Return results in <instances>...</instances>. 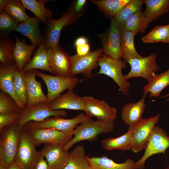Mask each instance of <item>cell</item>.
<instances>
[{"instance_id": "15", "label": "cell", "mask_w": 169, "mask_h": 169, "mask_svg": "<svg viewBox=\"0 0 169 169\" xmlns=\"http://www.w3.org/2000/svg\"><path fill=\"white\" fill-rule=\"evenodd\" d=\"M26 129L36 146L43 144L64 146L71 139L64 133L54 129L26 128Z\"/></svg>"}, {"instance_id": "23", "label": "cell", "mask_w": 169, "mask_h": 169, "mask_svg": "<svg viewBox=\"0 0 169 169\" xmlns=\"http://www.w3.org/2000/svg\"><path fill=\"white\" fill-rule=\"evenodd\" d=\"M49 49L44 43L38 46L32 58L24 67L23 72L38 69L53 74L49 64Z\"/></svg>"}, {"instance_id": "14", "label": "cell", "mask_w": 169, "mask_h": 169, "mask_svg": "<svg viewBox=\"0 0 169 169\" xmlns=\"http://www.w3.org/2000/svg\"><path fill=\"white\" fill-rule=\"evenodd\" d=\"M120 40L119 24L114 18H111L109 29L103 36L102 40L105 54L115 59H121Z\"/></svg>"}, {"instance_id": "12", "label": "cell", "mask_w": 169, "mask_h": 169, "mask_svg": "<svg viewBox=\"0 0 169 169\" xmlns=\"http://www.w3.org/2000/svg\"><path fill=\"white\" fill-rule=\"evenodd\" d=\"M157 55L152 53L148 56L139 59H130L127 62L131 67L129 72L124 75L127 80L130 79L141 77L147 81L152 74L159 70L156 61Z\"/></svg>"}, {"instance_id": "4", "label": "cell", "mask_w": 169, "mask_h": 169, "mask_svg": "<svg viewBox=\"0 0 169 169\" xmlns=\"http://www.w3.org/2000/svg\"><path fill=\"white\" fill-rule=\"evenodd\" d=\"M86 117L82 112L70 119H65L59 116L50 117L42 121L29 122L24 126L30 128L54 129L64 133L71 139L76 127L83 122Z\"/></svg>"}, {"instance_id": "2", "label": "cell", "mask_w": 169, "mask_h": 169, "mask_svg": "<svg viewBox=\"0 0 169 169\" xmlns=\"http://www.w3.org/2000/svg\"><path fill=\"white\" fill-rule=\"evenodd\" d=\"M23 128L15 123L0 131V162L7 166L14 161Z\"/></svg>"}, {"instance_id": "48", "label": "cell", "mask_w": 169, "mask_h": 169, "mask_svg": "<svg viewBox=\"0 0 169 169\" xmlns=\"http://www.w3.org/2000/svg\"><path fill=\"white\" fill-rule=\"evenodd\" d=\"M7 167L3 163L0 162V169H7Z\"/></svg>"}, {"instance_id": "13", "label": "cell", "mask_w": 169, "mask_h": 169, "mask_svg": "<svg viewBox=\"0 0 169 169\" xmlns=\"http://www.w3.org/2000/svg\"><path fill=\"white\" fill-rule=\"evenodd\" d=\"M83 97L85 102L84 111L86 117L90 118L94 117L98 120L110 122H113L116 119L117 110L110 106L105 101L92 96Z\"/></svg>"}, {"instance_id": "16", "label": "cell", "mask_w": 169, "mask_h": 169, "mask_svg": "<svg viewBox=\"0 0 169 169\" xmlns=\"http://www.w3.org/2000/svg\"><path fill=\"white\" fill-rule=\"evenodd\" d=\"M49 57L53 74L64 76L71 75V56L59 45L49 49Z\"/></svg>"}, {"instance_id": "27", "label": "cell", "mask_w": 169, "mask_h": 169, "mask_svg": "<svg viewBox=\"0 0 169 169\" xmlns=\"http://www.w3.org/2000/svg\"><path fill=\"white\" fill-rule=\"evenodd\" d=\"M150 22L143 12L140 10L119 24L120 30L129 31L136 34L139 32L144 33Z\"/></svg>"}, {"instance_id": "24", "label": "cell", "mask_w": 169, "mask_h": 169, "mask_svg": "<svg viewBox=\"0 0 169 169\" xmlns=\"http://www.w3.org/2000/svg\"><path fill=\"white\" fill-rule=\"evenodd\" d=\"M143 88L144 94L149 93L150 98L159 97L162 91L169 85V69L159 74L153 73Z\"/></svg>"}, {"instance_id": "30", "label": "cell", "mask_w": 169, "mask_h": 169, "mask_svg": "<svg viewBox=\"0 0 169 169\" xmlns=\"http://www.w3.org/2000/svg\"><path fill=\"white\" fill-rule=\"evenodd\" d=\"M84 146L79 145L69 153L68 161L63 169H91Z\"/></svg>"}, {"instance_id": "47", "label": "cell", "mask_w": 169, "mask_h": 169, "mask_svg": "<svg viewBox=\"0 0 169 169\" xmlns=\"http://www.w3.org/2000/svg\"><path fill=\"white\" fill-rule=\"evenodd\" d=\"M7 169H22L14 161L7 167Z\"/></svg>"}, {"instance_id": "35", "label": "cell", "mask_w": 169, "mask_h": 169, "mask_svg": "<svg viewBox=\"0 0 169 169\" xmlns=\"http://www.w3.org/2000/svg\"><path fill=\"white\" fill-rule=\"evenodd\" d=\"M15 90L20 102L25 107L28 103L27 85L24 73L16 68L14 76Z\"/></svg>"}, {"instance_id": "41", "label": "cell", "mask_w": 169, "mask_h": 169, "mask_svg": "<svg viewBox=\"0 0 169 169\" xmlns=\"http://www.w3.org/2000/svg\"><path fill=\"white\" fill-rule=\"evenodd\" d=\"M86 0H77L73 1L67 10L71 13L76 18L81 16L87 7Z\"/></svg>"}, {"instance_id": "19", "label": "cell", "mask_w": 169, "mask_h": 169, "mask_svg": "<svg viewBox=\"0 0 169 169\" xmlns=\"http://www.w3.org/2000/svg\"><path fill=\"white\" fill-rule=\"evenodd\" d=\"M23 73L25 75L28 91V103L26 106L42 103L47 104L48 98L43 93L41 84L36 79L35 70H30Z\"/></svg>"}, {"instance_id": "7", "label": "cell", "mask_w": 169, "mask_h": 169, "mask_svg": "<svg viewBox=\"0 0 169 169\" xmlns=\"http://www.w3.org/2000/svg\"><path fill=\"white\" fill-rule=\"evenodd\" d=\"M160 114L142 119L135 125L129 126L128 131L131 134L133 143L131 150L135 153L145 149L152 131L158 123Z\"/></svg>"}, {"instance_id": "44", "label": "cell", "mask_w": 169, "mask_h": 169, "mask_svg": "<svg viewBox=\"0 0 169 169\" xmlns=\"http://www.w3.org/2000/svg\"><path fill=\"white\" fill-rule=\"evenodd\" d=\"M75 48L77 54L80 56L85 55L90 52V46L88 43Z\"/></svg>"}, {"instance_id": "25", "label": "cell", "mask_w": 169, "mask_h": 169, "mask_svg": "<svg viewBox=\"0 0 169 169\" xmlns=\"http://www.w3.org/2000/svg\"><path fill=\"white\" fill-rule=\"evenodd\" d=\"M15 44L13 51L17 67L22 70L26 64L31 59V57L37 46L31 44H27L24 40H20L15 36Z\"/></svg>"}, {"instance_id": "38", "label": "cell", "mask_w": 169, "mask_h": 169, "mask_svg": "<svg viewBox=\"0 0 169 169\" xmlns=\"http://www.w3.org/2000/svg\"><path fill=\"white\" fill-rule=\"evenodd\" d=\"M144 3L142 0H130L118 12L114 18L118 23L126 20L136 12L141 10Z\"/></svg>"}, {"instance_id": "50", "label": "cell", "mask_w": 169, "mask_h": 169, "mask_svg": "<svg viewBox=\"0 0 169 169\" xmlns=\"http://www.w3.org/2000/svg\"><path fill=\"white\" fill-rule=\"evenodd\" d=\"M168 26L169 29V24H168ZM167 43L169 44V34L168 38V39Z\"/></svg>"}, {"instance_id": "10", "label": "cell", "mask_w": 169, "mask_h": 169, "mask_svg": "<svg viewBox=\"0 0 169 169\" xmlns=\"http://www.w3.org/2000/svg\"><path fill=\"white\" fill-rule=\"evenodd\" d=\"M67 115L65 110H52L49 108L47 103H42L25 107L19 113L16 123L23 128L30 121L40 122L50 117Z\"/></svg>"}, {"instance_id": "17", "label": "cell", "mask_w": 169, "mask_h": 169, "mask_svg": "<svg viewBox=\"0 0 169 169\" xmlns=\"http://www.w3.org/2000/svg\"><path fill=\"white\" fill-rule=\"evenodd\" d=\"M50 109L52 110L65 109L84 111L85 102L83 97L76 94L73 89L68 90L52 102L47 104Z\"/></svg>"}, {"instance_id": "11", "label": "cell", "mask_w": 169, "mask_h": 169, "mask_svg": "<svg viewBox=\"0 0 169 169\" xmlns=\"http://www.w3.org/2000/svg\"><path fill=\"white\" fill-rule=\"evenodd\" d=\"M103 52V49H100L84 55L76 54L71 56V75L81 74L88 78L91 77L92 70L99 66V61Z\"/></svg>"}, {"instance_id": "33", "label": "cell", "mask_w": 169, "mask_h": 169, "mask_svg": "<svg viewBox=\"0 0 169 169\" xmlns=\"http://www.w3.org/2000/svg\"><path fill=\"white\" fill-rule=\"evenodd\" d=\"M15 44L8 35L0 36V61L1 65L7 66L16 64L13 51Z\"/></svg>"}, {"instance_id": "8", "label": "cell", "mask_w": 169, "mask_h": 169, "mask_svg": "<svg viewBox=\"0 0 169 169\" xmlns=\"http://www.w3.org/2000/svg\"><path fill=\"white\" fill-rule=\"evenodd\" d=\"M169 147V136L162 128L155 126L151 134L143 156L135 163V169H143L145 162L150 157L155 154H165Z\"/></svg>"}, {"instance_id": "36", "label": "cell", "mask_w": 169, "mask_h": 169, "mask_svg": "<svg viewBox=\"0 0 169 169\" xmlns=\"http://www.w3.org/2000/svg\"><path fill=\"white\" fill-rule=\"evenodd\" d=\"M26 9L21 0H9L4 11L20 23L30 18L26 12Z\"/></svg>"}, {"instance_id": "45", "label": "cell", "mask_w": 169, "mask_h": 169, "mask_svg": "<svg viewBox=\"0 0 169 169\" xmlns=\"http://www.w3.org/2000/svg\"><path fill=\"white\" fill-rule=\"evenodd\" d=\"M88 44V39L84 37H80L77 38L74 42L75 47Z\"/></svg>"}, {"instance_id": "39", "label": "cell", "mask_w": 169, "mask_h": 169, "mask_svg": "<svg viewBox=\"0 0 169 169\" xmlns=\"http://www.w3.org/2000/svg\"><path fill=\"white\" fill-rule=\"evenodd\" d=\"M21 111L14 100L8 94L0 92V114L19 113Z\"/></svg>"}, {"instance_id": "34", "label": "cell", "mask_w": 169, "mask_h": 169, "mask_svg": "<svg viewBox=\"0 0 169 169\" xmlns=\"http://www.w3.org/2000/svg\"><path fill=\"white\" fill-rule=\"evenodd\" d=\"M130 0H91L107 16L114 18L118 12Z\"/></svg>"}, {"instance_id": "51", "label": "cell", "mask_w": 169, "mask_h": 169, "mask_svg": "<svg viewBox=\"0 0 169 169\" xmlns=\"http://www.w3.org/2000/svg\"><path fill=\"white\" fill-rule=\"evenodd\" d=\"M168 169L167 168V169Z\"/></svg>"}, {"instance_id": "37", "label": "cell", "mask_w": 169, "mask_h": 169, "mask_svg": "<svg viewBox=\"0 0 169 169\" xmlns=\"http://www.w3.org/2000/svg\"><path fill=\"white\" fill-rule=\"evenodd\" d=\"M169 34L168 25L156 26L141 40L144 43L162 42L167 43Z\"/></svg>"}, {"instance_id": "9", "label": "cell", "mask_w": 169, "mask_h": 169, "mask_svg": "<svg viewBox=\"0 0 169 169\" xmlns=\"http://www.w3.org/2000/svg\"><path fill=\"white\" fill-rule=\"evenodd\" d=\"M76 18L67 10L58 19H49L43 34V43L46 47L51 48L59 44L60 34L63 28L75 23Z\"/></svg>"}, {"instance_id": "31", "label": "cell", "mask_w": 169, "mask_h": 169, "mask_svg": "<svg viewBox=\"0 0 169 169\" xmlns=\"http://www.w3.org/2000/svg\"><path fill=\"white\" fill-rule=\"evenodd\" d=\"M146 8L143 12L150 22L157 19L169 10V0H144Z\"/></svg>"}, {"instance_id": "21", "label": "cell", "mask_w": 169, "mask_h": 169, "mask_svg": "<svg viewBox=\"0 0 169 169\" xmlns=\"http://www.w3.org/2000/svg\"><path fill=\"white\" fill-rule=\"evenodd\" d=\"M146 95L144 94L138 101L134 103H126L122 107L121 118L129 126L136 125L143 119L142 116L146 106L145 102Z\"/></svg>"}, {"instance_id": "18", "label": "cell", "mask_w": 169, "mask_h": 169, "mask_svg": "<svg viewBox=\"0 0 169 169\" xmlns=\"http://www.w3.org/2000/svg\"><path fill=\"white\" fill-rule=\"evenodd\" d=\"M62 145H45L40 153L46 159L52 169H63L67 163L69 153L64 149Z\"/></svg>"}, {"instance_id": "29", "label": "cell", "mask_w": 169, "mask_h": 169, "mask_svg": "<svg viewBox=\"0 0 169 169\" xmlns=\"http://www.w3.org/2000/svg\"><path fill=\"white\" fill-rule=\"evenodd\" d=\"M120 45L122 58L127 62L130 59H139L143 57L136 51L134 43L136 33L120 30Z\"/></svg>"}, {"instance_id": "5", "label": "cell", "mask_w": 169, "mask_h": 169, "mask_svg": "<svg viewBox=\"0 0 169 169\" xmlns=\"http://www.w3.org/2000/svg\"><path fill=\"white\" fill-rule=\"evenodd\" d=\"M36 75L41 78L46 86L47 104L52 102L65 90L73 89L80 82L75 76H64L48 74L35 70Z\"/></svg>"}, {"instance_id": "42", "label": "cell", "mask_w": 169, "mask_h": 169, "mask_svg": "<svg viewBox=\"0 0 169 169\" xmlns=\"http://www.w3.org/2000/svg\"><path fill=\"white\" fill-rule=\"evenodd\" d=\"M19 113L0 114V131L4 127L16 123Z\"/></svg>"}, {"instance_id": "46", "label": "cell", "mask_w": 169, "mask_h": 169, "mask_svg": "<svg viewBox=\"0 0 169 169\" xmlns=\"http://www.w3.org/2000/svg\"><path fill=\"white\" fill-rule=\"evenodd\" d=\"M9 0H0V13L4 11Z\"/></svg>"}, {"instance_id": "49", "label": "cell", "mask_w": 169, "mask_h": 169, "mask_svg": "<svg viewBox=\"0 0 169 169\" xmlns=\"http://www.w3.org/2000/svg\"><path fill=\"white\" fill-rule=\"evenodd\" d=\"M168 96H169V93L161 97V98H163L166 97ZM166 101L169 102V98L166 99Z\"/></svg>"}, {"instance_id": "43", "label": "cell", "mask_w": 169, "mask_h": 169, "mask_svg": "<svg viewBox=\"0 0 169 169\" xmlns=\"http://www.w3.org/2000/svg\"><path fill=\"white\" fill-rule=\"evenodd\" d=\"M33 169H52L47 161L41 155Z\"/></svg>"}, {"instance_id": "26", "label": "cell", "mask_w": 169, "mask_h": 169, "mask_svg": "<svg viewBox=\"0 0 169 169\" xmlns=\"http://www.w3.org/2000/svg\"><path fill=\"white\" fill-rule=\"evenodd\" d=\"M91 169H135L134 161L127 158L122 163L115 162L104 155L101 157H88Z\"/></svg>"}, {"instance_id": "1", "label": "cell", "mask_w": 169, "mask_h": 169, "mask_svg": "<svg viewBox=\"0 0 169 169\" xmlns=\"http://www.w3.org/2000/svg\"><path fill=\"white\" fill-rule=\"evenodd\" d=\"M86 117L84 121L75 128L72 138L63 146L65 151H68L79 142L83 141H92L96 139L100 134H108L114 130L113 122L98 119L94 121L91 118Z\"/></svg>"}, {"instance_id": "40", "label": "cell", "mask_w": 169, "mask_h": 169, "mask_svg": "<svg viewBox=\"0 0 169 169\" xmlns=\"http://www.w3.org/2000/svg\"><path fill=\"white\" fill-rule=\"evenodd\" d=\"M19 24L5 11L0 13V36L8 35L10 32L16 31Z\"/></svg>"}, {"instance_id": "32", "label": "cell", "mask_w": 169, "mask_h": 169, "mask_svg": "<svg viewBox=\"0 0 169 169\" xmlns=\"http://www.w3.org/2000/svg\"><path fill=\"white\" fill-rule=\"evenodd\" d=\"M26 9L30 10L43 23L46 24L51 18L52 12L46 8L45 4L49 0H21Z\"/></svg>"}, {"instance_id": "6", "label": "cell", "mask_w": 169, "mask_h": 169, "mask_svg": "<svg viewBox=\"0 0 169 169\" xmlns=\"http://www.w3.org/2000/svg\"><path fill=\"white\" fill-rule=\"evenodd\" d=\"M33 140L23 128L14 161L22 169H33L41 155Z\"/></svg>"}, {"instance_id": "3", "label": "cell", "mask_w": 169, "mask_h": 169, "mask_svg": "<svg viewBox=\"0 0 169 169\" xmlns=\"http://www.w3.org/2000/svg\"><path fill=\"white\" fill-rule=\"evenodd\" d=\"M126 62L125 60L103 54L99 61L100 69L98 73L111 78L118 85L121 94L125 96L129 95L131 86V84L125 79L122 73L123 69L127 67Z\"/></svg>"}, {"instance_id": "22", "label": "cell", "mask_w": 169, "mask_h": 169, "mask_svg": "<svg viewBox=\"0 0 169 169\" xmlns=\"http://www.w3.org/2000/svg\"><path fill=\"white\" fill-rule=\"evenodd\" d=\"M40 21L36 17H30L19 23L16 31L27 37L31 44L38 46L44 42L43 34L39 28Z\"/></svg>"}, {"instance_id": "28", "label": "cell", "mask_w": 169, "mask_h": 169, "mask_svg": "<svg viewBox=\"0 0 169 169\" xmlns=\"http://www.w3.org/2000/svg\"><path fill=\"white\" fill-rule=\"evenodd\" d=\"M104 149L107 151L119 150L125 151L131 149L133 143L132 136L128 131L125 134L117 137H109L100 141Z\"/></svg>"}, {"instance_id": "20", "label": "cell", "mask_w": 169, "mask_h": 169, "mask_svg": "<svg viewBox=\"0 0 169 169\" xmlns=\"http://www.w3.org/2000/svg\"><path fill=\"white\" fill-rule=\"evenodd\" d=\"M17 67L16 64L4 66L0 68V89L1 91L10 95L15 101L21 110L25 107L18 99L16 93L14 83V76Z\"/></svg>"}]
</instances>
